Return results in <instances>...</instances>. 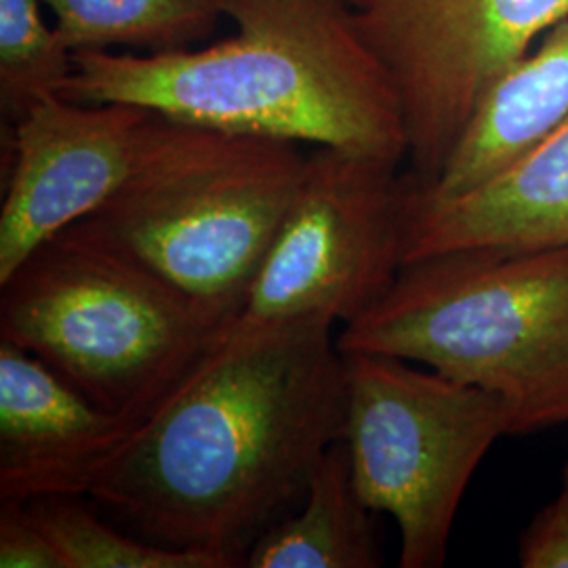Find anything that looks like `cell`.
I'll return each instance as SVG.
<instances>
[{"label":"cell","mask_w":568,"mask_h":568,"mask_svg":"<svg viewBox=\"0 0 568 568\" xmlns=\"http://www.w3.org/2000/svg\"><path fill=\"white\" fill-rule=\"evenodd\" d=\"M333 326L326 316L225 325L93 469L84 495L154 544L244 567L344 438L345 358Z\"/></svg>","instance_id":"obj_1"},{"label":"cell","mask_w":568,"mask_h":568,"mask_svg":"<svg viewBox=\"0 0 568 568\" xmlns=\"http://www.w3.org/2000/svg\"><path fill=\"white\" fill-rule=\"evenodd\" d=\"M225 16L236 34L199 51H77L61 98L389 164L408 156L398 91L352 0H225Z\"/></svg>","instance_id":"obj_2"},{"label":"cell","mask_w":568,"mask_h":568,"mask_svg":"<svg viewBox=\"0 0 568 568\" xmlns=\"http://www.w3.org/2000/svg\"><path fill=\"white\" fill-rule=\"evenodd\" d=\"M497 396L511 434L568 424V246L471 248L406 262L337 337Z\"/></svg>","instance_id":"obj_3"},{"label":"cell","mask_w":568,"mask_h":568,"mask_svg":"<svg viewBox=\"0 0 568 568\" xmlns=\"http://www.w3.org/2000/svg\"><path fill=\"white\" fill-rule=\"evenodd\" d=\"M305 163L297 143L164 116L131 178L65 234L140 265L217 325H230L243 312Z\"/></svg>","instance_id":"obj_4"},{"label":"cell","mask_w":568,"mask_h":568,"mask_svg":"<svg viewBox=\"0 0 568 568\" xmlns=\"http://www.w3.org/2000/svg\"><path fill=\"white\" fill-rule=\"evenodd\" d=\"M222 331L140 265L65 232L0 283V339L114 413L152 410Z\"/></svg>","instance_id":"obj_5"},{"label":"cell","mask_w":568,"mask_h":568,"mask_svg":"<svg viewBox=\"0 0 568 568\" xmlns=\"http://www.w3.org/2000/svg\"><path fill=\"white\" fill-rule=\"evenodd\" d=\"M344 354V352H342ZM344 445L352 478L373 511L400 532V568H438L476 469L511 436L506 405L403 358L344 354Z\"/></svg>","instance_id":"obj_6"},{"label":"cell","mask_w":568,"mask_h":568,"mask_svg":"<svg viewBox=\"0 0 568 568\" xmlns=\"http://www.w3.org/2000/svg\"><path fill=\"white\" fill-rule=\"evenodd\" d=\"M417 185L398 164L331 148L310 154L234 323L326 316L347 325L363 316L405 265Z\"/></svg>","instance_id":"obj_7"},{"label":"cell","mask_w":568,"mask_h":568,"mask_svg":"<svg viewBox=\"0 0 568 568\" xmlns=\"http://www.w3.org/2000/svg\"><path fill=\"white\" fill-rule=\"evenodd\" d=\"M354 18L398 91L410 173L426 187L488 87L567 20L568 0H363Z\"/></svg>","instance_id":"obj_8"},{"label":"cell","mask_w":568,"mask_h":568,"mask_svg":"<svg viewBox=\"0 0 568 568\" xmlns=\"http://www.w3.org/2000/svg\"><path fill=\"white\" fill-rule=\"evenodd\" d=\"M133 103H37L11 133L0 209V283L39 246L95 213L131 178L163 126Z\"/></svg>","instance_id":"obj_9"},{"label":"cell","mask_w":568,"mask_h":568,"mask_svg":"<svg viewBox=\"0 0 568 568\" xmlns=\"http://www.w3.org/2000/svg\"><path fill=\"white\" fill-rule=\"evenodd\" d=\"M148 413L105 410L37 356L0 339V501L84 495L93 469Z\"/></svg>","instance_id":"obj_10"},{"label":"cell","mask_w":568,"mask_h":568,"mask_svg":"<svg viewBox=\"0 0 568 568\" xmlns=\"http://www.w3.org/2000/svg\"><path fill=\"white\" fill-rule=\"evenodd\" d=\"M568 246V119L495 180L415 213L406 262L471 248Z\"/></svg>","instance_id":"obj_11"},{"label":"cell","mask_w":568,"mask_h":568,"mask_svg":"<svg viewBox=\"0 0 568 568\" xmlns=\"http://www.w3.org/2000/svg\"><path fill=\"white\" fill-rule=\"evenodd\" d=\"M568 119V18L476 103L436 180L417 185V211L455 201L523 161Z\"/></svg>","instance_id":"obj_12"},{"label":"cell","mask_w":568,"mask_h":568,"mask_svg":"<svg viewBox=\"0 0 568 568\" xmlns=\"http://www.w3.org/2000/svg\"><path fill=\"white\" fill-rule=\"evenodd\" d=\"M371 514L354 485L344 440H337L314 467L300 511L264 530L244 567H379Z\"/></svg>","instance_id":"obj_13"},{"label":"cell","mask_w":568,"mask_h":568,"mask_svg":"<svg viewBox=\"0 0 568 568\" xmlns=\"http://www.w3.org/2000/svg\"><path fill=\"white\" fill-rule=\"evenodd\" d=\"M65 47L105 51L126 44L148 55L185 51L225 16V0H42Z\"/></svg>","instance_id":"obj_14"},{"label":"cell","mask_w":568,"mask_h":568,"mask_svg":"<svg viewBox=\"0 0 568 568\" xmlns=\"http://www.w3.org/2000/svg\"><path fill=\"white\" fill-rule=\"evenodd\" d=\"M28 504L65 568H227L222 558L204 551L122 535L72 495L41 497Z\"/></svg>","instance_id":"obj_15"},{"label":"cell","mask_w":568,"mask_h":568,"mask_svg":"<svg viewBox=\"0 0 568 568\" xmlns=\"http://www.w3.org/2000/svg\"><path fill=\"white\" fill-rule=\"evenodd\" d=\"M42 0H0V112L9 126L37 103L61 95L74 53L42 20Z\"/></svg>","instance_id":"obj_16"},{"label":"cell","mask_w":568,"mask_h":568,"mask_svg":"<svg viewBox=\"0 0 568 568\" xmlns=\"http://www.w3.org/2000/svg\"><path fill=\"white\" fill-rule=\"evenodd\" d=\"M0 568H65L28 501H0Z\"/></svg>","instance_id":"obj_17"},{"label":"cell","mask_w":568,"mask_h":568,"mask_svg":"<svg viewBox=\"0 0 568 568\" xmlns=\"http://www.w3.org/2000/svg\"><path fill=\"white\" fill-rule=\"evenodd\" d=\"M518 560L525 568H568V466L556 499L525 530Z\"/></svg>","instance_id":"obj_18"},{"label":"cell","mask_w":568,"mask_h":568,"mask_svg":"<svg viewBox=\"0 0 568 568\" xmlns=\"http://www.w3.org/2000/svg\"><path fill=\"white\" fill-rule=\"evenodd\" d=\"M352 2H354V7H356V4H361V2H363V0H352Z\"/></svg>","instance_id":"obj_19"}]
</instances>
